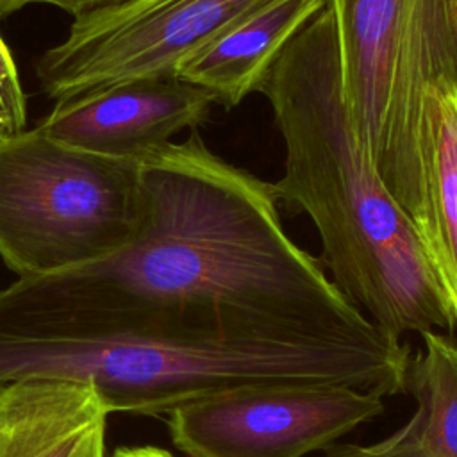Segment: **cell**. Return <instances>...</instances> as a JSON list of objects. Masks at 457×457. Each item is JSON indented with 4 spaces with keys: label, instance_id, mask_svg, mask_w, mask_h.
I'll return each instance as SVG.
<instances>
[{
    "label": "cell",
    "instance_id": "obj_1",
    "mask_svg": "<svg viewBox=\"0 0 457 457\" xmlns=\"http://www.w3.org/2000/svg\"><path fill=\"white\" fill-rule=\"evenodd\" d=\"M320 357L305 330L166 305L91 264L0 289V386L91 384L109 414H168L245 387L311 384Z\"/></svg>",
    "mask_w": 457,
    "mask_h": 457
},
{
    "label": "cell",
    "instance_id": "obj_2",
    "mask_svg": "<svg viewBox=\"0 0 457 457\" xmlns=\"http://www.w3.org/2000/svg\"><path fill=\"white\" fill-rule=\"evenodd\" d=\"M278 202L273 182L221 159L189 130L139 157L137 234L89 264L155 302L218 318L375 327L287 236Z\"/></svg>",
    "mask_w": 457,
    "mask_h": 457
},
{
    "label": "cell",
    "instance_id": "obj_3",
    "mask_svg": "<svg viewBox=\"0 0 457 457\" xmlns=\"http://www.w3.org/2000/svg\"><path fill=\"white\" fill-rule=\"evenodd\" d=\"M261 95L284 143L280 202L305 212L336 287L384 334L453 330L425 243L375 170L346 109L325 7L284 48Z\"/></svg>",
    "mask_w": 457,
    "mask_h": 457
},
{
    "label": "cell",
    "instance_id": "obj_4",
    "mask_svg": "<svg viewBox=\"0 0 457 457\" xmlns=\"http://www.w3.org/2000/svg\"><path fill=\"white\" fill-rule=\"evenodd\" d=\"M327 9L355 132L425 243L421 98L457 77V0H327Z\"/></svg>",
    "mask_w": 457,
    "mask_h": 457
},
{
    "label": "cell",
    "instance_id": "obj_5",
    "mask_svg": "<svg viewBox=\"0 0 457 457\" xmlns=\"http://www.w3.org/2000/svg\"><path fill=\"white\" fill-rule=\"evenodd\" d=\"M139 225V157L62 145L37 127L0 139V257L18 277L104 261Z\"/></svg>",
    "mask_w": 457,
    "mask_h": 457
},
{
    "label": "cell",
    "instance_id": "obj_6",
    "mask_svg": "<svg viewBox=\"0 0 457 457\" xmlns=\"http://www.w3.org/2000/svg\"><path fill=\"white\" fill-rule=\"evenodd\" d=\"M264 0H125L75 16L37 61L41 91L59 102L137 79L173 77L177 64Z\"/></svg>",
    "mask_w": 457,
    "mask_h": 457
},
{
    "label": "cell",
    "instance_id": "obj_7",
    "mask_svg": "<svg viewBox=\"0 0 457 457\" xmlns=\"http://www.w3.org/2000/svg\"><path fill=\"white\" fill-rule=\"evenodd\" d=\"M382 411V396L371 391L277 384L184 403L168 412V427L189 457H303L327 450Z\"/></svg>",
    "mask_w": 457,
    "mask_h": 457
},
{
    "label": "cell",
    "instance_id": "obj_8",
    "mask_svg": "<svg viewBox=\"0 0 457 457\" xmlns=\"http://www.w3.org/2000/svg\"><path fill=\"white\" fill-rule=\"evenodd\" d=\"M212 98L177 77L137 79L55 102L37 121L52 139L107 157H141L209 120Z\"/></svg>",
    "mask_w": 457,
    "mask_h": 457
},
{
    "label": "cell",
    "instance_id": "obj_9",
    "mask_svg": "<svg viewBox=\"0 0 457 457\" xmlns=\"http://www.w3.org/2000/svg\"><path fill=\"white\" fill-rule=\"evenodd\" d=\"M325 7L327 0H264L180 59L173 77L234 109L259 93L284 48Z\"/></svg>",
    "mask_w": 457,
    "mask_h": 457
},
{
    "label": "cell",
    "instance_id": "obj_10",
    "mask_svg": "<svg viewBox=\"0 0 457 457\" xmlns=\"http://www.w3.org/2000/svg\"><path fill=\"white\" fill-rule=\"evenodd\" d=\"M109 411L91 384L23 378L0 386V457H104Z\"/></svg>",
    "mask_w": 457,
    "mask_h": 457
},
{
    "label": "cell",
    "instance_id": "obj_11",
    "mask_svg": "<svg viewBox=\"0 0 457 457\" xmlns=\"http://www.w3.org/2000/svg\"><path fill=\"white\" fill-rule=\"evenodd\" d=\"M421 339L405 377L416 400L411 420L371 445H332L327 457H457V345L441 332Z\"/></svg>",
    "mask_w": 457,
    "mask_h": 457
},
{
    "label": "cell",
    "instance_id": "obj_12",
    "mask_svg": "<svg viewBox=\"0 0 457 457\" xmlns=\"http://www.w3.org/2000/svg\"><path fill=\"white\" fill-rule=\"evenodd\" d=\"M427 195L425 248L457 328V77L428 84L421 98Z\"/></svg>",
    "mask_w": 457,
    "mask_h": 457
},
{
    "label": "cell",
    "instance_id": "obj_13",
    "mask_svg": "<svg viewBox=\"0 0 457 457\" xmlns=\"http://www.w3.org/2000/svg\"><path fill=\"white\" fill-rule=\"evenodd\" d=\"M27 129V100L9 46L0 36V139Z\"/></svg>",
    "mask_w": 457,
    "mask_h": 457
},
{
    "label": "cell",
    "instance_id": "obj_14",
    "mask_svg": "<svg viewBox=\"0 0 457 457\" xmlns=\"http://www.w3.org/2000/svg\"><path fill=\"white\" fill-rule=\"evenodd\" d=\"M111 457H173L168 450L157 446H121Z\"/></svg>",
    "mask_w": 457,
    "mask_h": 457
},
{
    "label": "cell",
    "instance_id": "obj_15",
    "mask_svg": "<svg viewBox=\"0 0 457 457\" xmlns=\"http://www.w3.org/2000/svg\"><path fill=\"white\" fill-rule=\"evenodd\" d=\"M0 2H2V0H0Z\"/></svg>",
    "mask_w": 457,
    "mask_h": 457
}]
</instances>
